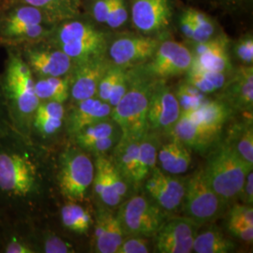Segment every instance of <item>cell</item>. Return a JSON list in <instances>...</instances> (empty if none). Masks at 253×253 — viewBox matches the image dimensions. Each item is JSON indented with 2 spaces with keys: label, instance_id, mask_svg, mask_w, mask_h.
<instances>
[{
  "label": "cell",
  "instance_id": "cell-1",
  "mask_svg": "<svg viewBox=\"0 0 253 253\" xmlns=\"http://www.w3.org/2000/svg\"><path fill=\"white\" fill-rule=\"evenodd\" d=\"M50 153L17 131L0 140V213L6 218L47 217V202L55 191Z\"/></svg>",
  "mask_w": 253,
  "mask_h": 253
},
{
  "label": "cell",
  "instance_id": "cell-2",
  "mask_svg": "<svg viewBox=\"0 0 253 253\" xmlns=\"http://www.w3.org/2000/svg\"><path fill=\"white\" fill-rule=\"evenodd\" d=\"M0 85L13 126L27 138L32 117L40 104L35 91V77L17 47H7Z\"/></svg>",
  "mask_w": 253,
  "mask_h": 253
},
{
  "label": "cell",
  "instance_id": "cell-3",
  "mask_svg": "<svg viewBox=\"0 0 253 253\" xmlns=\"http://www.w3.org/2000/svg\"><path fill=\"white\" fill-rule=\"evenodd\" d=\"M54 189L59 199L88 200L95 173L92 156L71 141L52 151Z\"/></svg>",
  "mask_w": 253,
  "mask_h": 253
},
{
  "label": "cell",
  "instance_id": "cell-4",
  "mask_svg": "<svg viewBox=\"0 0 253 253\" xmlns=\"http://www.w3.org/2000/svg\"><path fill=\"white\" fill-rule=\"evenodd\" d=\"M55 25L42 10L7 0L0 6V46L19 47L47 41Z\"/></svg>",
  "mask_w": 253,
  "mask_h": 253
},
{
  "label": "cell",
  "instance_id": "cell-5",
  "mask_svg": "<svg viewBox=\"0 0 253 253\" xmlns=\"http://www.w3.org/2000/svg\"><path fill=\"white\" fill-rule=\"evenodd\" d=\"M130 83L125 95L112 108L111 118L118 124L122 135L141 139L149 130L147 110L158 79L144 69H129Z\"/></svg>",
  "mask_w": 253,
  "mask_h": 253
},
{
  "label": "cell",
  "instance_id": "cell-6",
  "mask_svg": "<svg viewBox=\"0 0 253 253\" xmlns=\"http://www.w3.org/2000/svg\"><path fill=\"white\" fill-rule=\"evenodd\" d=\"M47 41L62 50L74 64L105 55L107 50L106 34L77 17L56 24Z\"/></svg>",
  "mask_w": 253,
  "mask_h": 253
},
{
  "label": "cell",
  "instance_id": "cell-7",
  "mask_svg": "<svg viewBox=\"0 0 253 253\" xmlns=\"http://www.w3.org/2000/svg\"><path fill=\"white\" fill-rule=\"evenodd\" d=\"M253 169L224 143L210 154L203 171L211 188L226 204L239 196L245 178Z\"/></svg>",
  "mask_w": 253,
  "mask_h": 253
},
{
  "label": "cell",
  "instance_id": "cell-8",
  "mask_svg": "<svg viewBox=\"0 0 253 253\" xmlns=\"http://www.w3.org/2000/svg\"><path fill=\"white\" fill-rule=\"evenodd\" d=\"M165 211L150 197L136 194L122 202L117 216L125 236L151 237L166 220Z\"/></svg>",
  "mask_w": 253,
  "mask_h": 253
},
{
  "label": "cell",
  "instance_id": "cell-9",
  "mask_svg": "<svg viewBox=\"0 0 253 253\" xmlns=\"http://www.w3.org/2000/svg\"><path fill=\"white\" fill-rule=\"evenodd\" d=\"M68 104L54 101H41L32 117L27 139L34 145L52 152L54 147L65 144L66 113Z\"/></svg>",
  "mask_w": 253,
  "mask_h": 253
},
{
  "label": "cell",
  "instance_id": "cell-10",
  "mask_svg": "<svg viewBox=\"0 0 253 253\" xmlns=\"http://www.w3.org/2000/svg\"><path fill=\"white\" fill-rule=\"evenodd\" d=\"M225 203L209 185L203 169L193 172L186 179V189L182 202L185 217L198 226L216 219L222 212Z\"/></svg>",
  "mask_w": 253,
  "mask_h": 253
},
{
  "label": "cell",
  "instance_id": "cell-11",
  "mask_svg": "<svg viewBox=\"0 0 253 253\" xmlns=\"http://www.w3.org/2000/svg\"><path fill=\"white\" fill-rule=\"evenodd\" d=\"M35 78L61 77L73 71L72 58L49 41L17 47Z\"/></svg>",
  "mask_w": 253,
  "mask_h": 253
},
{
  "label": "cell",
  "instance_id": "cell-12",
  "mask_svg": "<svg viewBox=\"0 0 253 253\" xmlns=\"http://www.w3.org/2000/svg\"><path fill=\"white\" fill-rule=\"evenodd\" d=\"M144 71L159 80L187 73L192 61L190 50L180 42L166 41L160 43Z\"/></svg>",
  "mask_w": 253,
  "mask_h": 253
},
{
  "label": "cell",
  "instance_id": "cell-13",
  "mask_svg": "<svg viewBox=\"0 0 253 253\" xmlns=\"http://www.w3.org/2000/svg\"><path fill=\"white\" fill-rule=\"evenodd\" d=\"M180 115V107L174 93L164 80L158 79L148 104V129L158 134H170Z\"/></svg>",
  "mask_w": 253,
  "mask_h": 253
},
{
  "label": "cell",
  "instance_id": "cell-14",
  "mask_svg": "<svg viewBox=\"0 0 253 253\" xmlns=\"http://www.w3.org/2000/svg\"><path fill=\"white\" fill-rule=\"evenodd\" d=\"M56 219L58 227L49 226L73 243L74 237L89 236L94 223V212H92L87 201L73 202L60 199L56 211Z\"/></svg>",
  "mask_w": 253,
  "mask_h": 253
},
{
  "label": "cell",
  "instance_id": "cell-15",
  "mask_svg": "<svg viewBox=\"0 0 253 253\" xmlns=\"http://www.w3.org/2000/svg\"><path fill=\"white\" fill-rule=\"evenodd\" d=\"M198 225L187 217L165 220L155 236L156 252L161 253H190L197 235Z\"/></svg>",
  "mask_w": 253,
  "mask_h": 253
},
{
  "label": "cell",
  "instance_id": "cell-16",
  "mask_svg": "<svg viewBox=\"0 0 253 253\" xmlns=\"http://www.w3.org/2000/svg\"><path fill=\"white\" fill-rule=\"evenodd\" d=\"M186 179L156 167L145 180V190L165 212H174L182 207Z\"/></svg>",
  "mask_w": 253,
  "mask_h": 253
},
{
  "label": "cell",
  "instance_id": "cell-17",
  "mask_svg": "<svg viewBox=\"0 0 253 253\" xmlns=\"http://www.w3.org/2000/svg\"><path fill=\"white\" fill-rule=\"evenodd\" d=\"M125 237L122 227L111 208L97 204L89 249L97 253H118Z\"/></svg>",
  "mask_w": 253,
  "mask_h": 253
},
{
  "label": "cell",
  "instance_id": "cell-18",
  "mask_svg": "<svg viewBox=\"0 0 253 253\" xmlns=\"http://www.w3.org/2000/svg\"><path fill=\"white\" fill-rule=\"evenodd\" d=\"M110 65L111 62L106 59L105 55L74 64L70 74L71 88L69 103L96 97L100 80Z\"/></svg>",
  "mask_w": 253,
  "mask_h": 253
},
{
  "label": "cell",
  "instance_id": "cell-19",
  "mask_svg": "<svg viewBox=\"0 0 253 253\" xmlns=\"http://www.w3.org/2000/svg\"><path fill=\"white\" fill-rule=\"evenodd\" d=\"M160 42L153 38L142 36L120 37L109 46L112 63L125 68H135L149 60Z\"/></svg>",
  "mask_w": 253,
  "mask_h": 253
},
{
  "label": "cell",
  "instance_id": "cell-20",
  "mask_svg": "<svg viewBox=\"0 0 253 253\" xmlns=\"http://www.w3.org/2000/svg\"><path fill=\"white\" fill-rule=\"evenodd\" d=\"M112 106L97 97L69 103L66 113V133L68 138L83 128L111 118Z\"/></svg>",
  "mask_w": 253,
  "mask_h": 253
},
{
  "label": "cell",
  "instance_id": "cell-21",
  "mask_svg": "<svg viewBox=\"0 0 253 253\" xmlns=\"http://www.w3.org/2000/svg\"><path fill=\"white\" fill-rule=\"evenodd\" d=\"M171 16L170 0H135L131 8L134 27L145 34L164 29L170 24Z\"/></svg>",
  "mask_w": 253,
  "mask_h": 253
},
{
  "label": "cell",
  "instance_id": "cell-22",
  "mask_svg": "<svg viewBox=\"0 0 253 253\" xmlns=\"http://www.w3.org/2000/svg\"><path fill=\"white\" fill-rule=\"evenodd\" d=\"M227 39L211 38L207 42L195 44L190 69L228 73L232 63L227 52Z\"/></svg>",
  "mask_w": 253,
  "mask_h": 253
},
{
  "label": "cell",
  "instance_id": "cell-23",
  "mask_svg": "<svg viewBox=\"0 0 253 253\" xmlns=\"http://www.w3.org/2000/svg\"><path fill=\"white\" fill-rule=\"evenodd\" d=\"M221 90H223L221 100L232 110L253 113V65L240 67L234 76L226 81Z\"/></svg>",
  "mask_w": 253,
  "mask_h": 253
},
{
  "label": "cell",
  "instance_id": "cell-24",
  "mask_svg": "<svg viewBox=\"0 0 253 253\" xmlns=\"http://www.w3.org/2000/svg\"><path fill=\"white\" fill-rule=\"evenodd\" d=\"M0 253H38L36 221L6 218Z\"/></svg>",
  "mask_w": 253,
  "mask_h": 253
},
{
  "label": "cell",
  "instance_id": "cell-25",
  "mask_svg": "<svg viewBox=\"0 0 253 253\" xmlns=\"http://www.w3.org/2000/svg\"><path fill=\"white\" fill-rule=\"evenodd\" d=\"M94 164L95 173L91 189L94 196L99 201L98 204L111 208L119 207L123 201L119 198L115 190L111 173L113 167L111 159L106 158L105 155L96 156Z\"/></svg>",
  "mask_w": 253,
  "mask_h": 253
},
{
  "label": "cell",
  "instance_id": "cell-26",
  "mask_svg": "<svg viewBox=\"0 0 253 253\" xmlns=\"http://www.w3.org/2000/svg\"><path fill=\"white\" fill-rule=\"evenodd\" d=\"M170 134L178 139L190 150L198 152L207 151L218 137L199 126L187 114H181Z\"/></svg>",
  "mask_w": 253,
  "mask_h": 253
},
{
  "label": "cell",
  "instance_id": "cell-27",
  "mask_svg": "<svg viewBox=\"0 0 253 253\" xmlns=\"http://www.w3.org/2000/svg\"><path fill=\"white\" fill-rule=\"evenodd\" d=\"M141 139L130 138L121 134L118 144L112 149V163H114L118 172L123 175L128 185L134 187L138 186L137 164Z\"/></svg>",
  "mask_w": 253,
  "mask_h": 253
},
{
  "label": "cell",
  "instance_id": "cell-28",
  "mask_svg": "<svg viewBox=\"0 0 253 253\" xmlns=\"http://www.w3.org/2000/svg\"><path fill=\"white\" fill-rule=\"evenodd\" d=\"M233 110L221 100H207L199 108L187 114L195 123L214 135L219 136Z\"/></svg>",
  "mask_w": 253,
  "mask_h": 253
},
{
  "label": "cell",
  "instance_id": "cell-29",
  "mask_svg": "<svg viewBox=\"0 0 253 253\" xmlns=\"http://www.w3.org/2000/svg\"><path fill=\"white\" fill-rule=\"evenodd\" d=\"M157 163L163 172L179 175L189 170L191 163L190 149L174 137L168 143L160 145Z\"/></svg>",
  "mask_w": 253,
  "mask_h": 253
},
{
  "label": "cell",
  "instance_id": "cell-30",
  "mask_svg": "<svg viewBox=\"0 0 253 253\" xmlns=\"http://www.w3.org/2000/svg\"><path fill=\"white\" fill-rule=\"evenodd\" d=\"M71 75L35 78V91L40 101H54L68 104L70 101Z\"/></svg>",
  "mask_w": 253,
  "mask_h": 253
},
{
  "label": "cell",
  "instance_id": "cell-31",
  "mask_svg": "<svg viewBox=\"0 0 253 253\" xmlns=\"http://www.w3.org/2000/svg\"><path fill=\"white\" fill-rule=\"evenodd\" d=\"M36 239L39 253H77V247L58 235L45 219L36 221Z\"/></svg>",
  "mask_w": 253,
  "mask_h": 253
},
{
  "label": "cell",
  "instance_id": "cell-32",
  "mask_svg": "<svg viewBox=\"0 0 253 253\" xmlns=\"http://www.w3.org/2000/svg\"><path fill=\"white\" fill-rule=\"evenodd\" d=\"M42 10L56 24L78 17L82 8V0H13Z\"/></svg>",
  "mask_w": 253,
  "mask_h": 253
},
{
  "label": "cell",
  "instance_id": "cell-33",
  "mask_svg": "<svg viewBox=\"0 0 253 253\" xmlns=\"http://www.w3.org/2000/svg\"><path fill=\"white\" fill-rule=\"evenodd\" d=\"M121 133V129L118 124L112 118H108L83 128L79 132L70 137L69 141L85 151L91 145L100 140Z\"/></svg>",
  "mask_w": 253,
  "mask_h": 253
},
{
  "label": "cell",
  "instance_id": "cell-34",
  "mask_svg": "<svg viewBox=\"0 0 253 253\" xmlns=\"http://www.w3.org/2000/svg\"><path fill=\"white\" fill-rule=\"evenodd\" d=\"M160 147L159 134L148 130L140 140L139 156L137 164L138 185L147 178L157 167V158Z\"/></svg>",
  "mask_w": 253,
  "mask_h": 253
},
{
  "label": "cell",
  "instance_id": "cell-35",
  "mask_svg": "<svg viewBox=\"0 0 253 253\" xmlns=\"http://www.w3.org/2000/svg\"><path fill=\"white\" fill-rule=\"evenodd\" d=\"M236 245L217 228H210L196 235L192 252L197 253H234Z\"/></svg>",
  "mask_w": 253,
  "mask_h": 253
},
{
  "label": "cell",
  "instance_id": "cell-36",
  "mask_svg": "<svg viewBox=\"0 0 253 253\" xmlns=\"http://www.w3.org/2000/svg\"><path fill=\"white\" fill-rule=\"evenodd\" d=\"M225 143L244 162L253 166V120L234 126Z\"/></svg>",
  "mask_w": 253,
  "mask_h": 253
},
{
  "label": "cell",
  "instance_id": "cell-37",
  "mask_svg": "<svg viewBox=\"0 0 253 253\" xmlns=\"http://www.w3.org/2000/svg\"><path fill=\"white\" fill-rule=\"evenodd\" d=\"M226 75L227 73L189 69L186 81L205 95H208L221 90L227 81Z\"/></svg>",
  "mask_w": 253,
  "mask_h": 253
},
{
  "label": "cell",
  "instance_id": "cell-38",
  "mask_svg": "<svg viewBox=\"0 0 253 253\" xmlns=\"http://www.w3.org/2000/svg\"><path fill=\"white\" fill-rule=\"evenodd\" d=\"M174 95L178 101L181 113H190L194 111L208 100L204 93L187 81L181 83L174 92Z\"/></svg>",
  "mask_w": 253,
  "mask_h": 253
},
{
  "label": "cell",
  "instance_id": "cell-39",
  "mask_svg": "<svg viewBox=\"0 0 253 253\" xmlns=\"http://www.w3.org/2000/svg\"><path fill=\"white\" fill-rule=\"evenodd\" d=\"M190 17L193 23V38L195 43L204 42L210 40L215 33V27L208 16L196 9H189Z\"/></svg>",
  "mask_w": 253,
  "mask_h": 253
},
{
  "label": "cell",
  "instance_id": "cell-40",
  "mask_svg": "<svg viewBox=\"0 0 253 253\" xmlns=\"http://www.w3.org/2000/svg\"><path fill=\"white\" fill-rule=\"evenodd\" d=\"M125 68L119 67L111 62V65L109 66L107 71L103 74L100 80L96 97L99 98L100 100L108 103L110 94L114 89L115 85L117 84L118 79L120 78L122 73L125 72Z\"/></svg>",
  "mask_w": 253,
  "mask_h": 253
},
{
  "label": "cell",
  "instance_id": "cell-41",
  "mask_svg": "<svg viewBox=\"0 0 253 253\" xmlns=\"http://www.w3.org/2000/svg\"><path fill=\"white\" fill-rule=\"evenodd\" d=\"M128 17L124 0H113L105 24L111 28H119L126 23Z\"/></svg>",
  "mask_w": 253,
  "mask_h": 253
},
{
  "label": "cell",
  "instance_id": "cell-42",
  "mask_svg": "<svg viewBox=\"0 0 253 253\" xmlns=\"http://www.w3.org/2000/svg\"><path fill=\"white\" fill-rule=\"evenodd\" d=\"M151 252L148 237L126 235L118 253H148Z\"/></svg>",
  "mask_w": 253,
  "mask_h": 253
},
{
  "label": "cell",
  "instance_id": "cell-43",
  "mask_svg": "<svg viewBox=\"0 0 253 253\" xmlns=\"http://www.w3.org/2000/svg\"><path fill=\"white\" fill-rule=\"evenodd\" d=\"M17 131L9 116V109L0 85V140Z\"/></svg>",
  "mask_w": 253,
  "mask_h": 253
},
{
  "label": "cell",
  "instance_id": "cell-44",
  "mask_svg": "<svg viewBox=\"0 0 253 253\" xmlns=\"http://www.w3.org/2000/svg\"><path fill=\"white\" fill-rule=\"evenodd\" d=\"M228 222H243L253 225V208L252 205H235L229 212Z\"/></svg>",
  "mask_w": 253,
  "mask_h": 253
},
{
  "label": "cell",
  "instance_id": "cell-45",
  "mask_svg": "<svg viewBox=\"0 0 253 253\" xmlns=\"http://www.w3.org/2000/svg\"><path fill=\"white\" fill-rule=\"evenodd\" d=\"M236 57L245 65H253V39L252 36L242 38L235 46Z\"/></svg>",
  "mask_w": 253,
  "mask_h": 253
},
{
  "label": "cell",
  "instance_id": "cell-46",
  "mask_svg": "<svg viewBox=\"0 0 253 253\" xmlns=\"http://www.w3.org/2000/svg\"><path fill=\"white\" fill-rule=\"evenodd\" d=\"M130 83V76H129V69H126L125 72L122 73L120 78L118 79L117 84L115 85L114 89L111 92L109 97L108 103L112 106H116L125 95Z\"/></svg>",
  "mask_w": 253,
  "mask_h": 253
},
{
  "label": "cell",
  "instance_id": "cell-47",
  "mask_svg": "<svg viewBox=\"0 0 253 253\" xmlns=\"http://www.w3.org/2000/svg\"><path fill=\"white\" fill-rule=\"evenodd\" d=\"M228 230L232 235L247 243L253 240V225L243 222H228Z\"/></svg>",
  "mask_w": 253,
  "mask_h": 253
},
{
  "label": "cell",
  "instance_id": "cell-48",
  "mask_svg": "<svg viewBox=\"0 0 253 253\" xmlns=\"http://www.w3.org/2000/svg\"><path fill=\"white\" fill-rule=\"evenodd\" d=\"M113 0H92L90 9L94 20L100 24H105Z\"/></svg>",
  "mask_w": 253,
  "mask_h": 253
},
{
  "label": "cell",
  "instance_id": "cell-49",
  "mask_svg": "<svg viewBox=\"0 0 253 253\" xmlns=\"http://www.w3.org/2000/svg\"><path fill=\"white\" fill-rule=\"evenodd\" d=\"M240 199L245 205H252L253 204V171L249 172L245 178L243 187L240 191L239 196Z\"/></svg>",
  "mask_w": 253,
  "mask_h": 253
},
{
  "label": "cell",
  "instance_id": "cell-50",
  "mask_svg": "<svg viewBox=\"0 0 253 253\" xmlns=\"http://www.w3.org/2000/svg\"><path fill=\"white\" fill-rule=\"evenodd\" d=\"M180 28L182 33L185 35V37L192 41L194 29H193V23L189 13V10H187L181 17Z\"/></svg>",
  "mask_w": 253,
  "mask_h": 253
},
{
  "label": "cell",
  "instance_id": "cell-51",
  "mask_svg": "<svg viewBox=\"0 0 253 253\" xmlns=\"http://www.w3.org/2000/svg\"><path fill=\"white\" fill-rule=\"evenodd\" d=\"M5 221H6V217L0 213V249H1V244H2V239H3V231H4Z\"/></svg>",
  "mask_w": 253,
  "mask_h": 253
},
{
  "label": "cell",
  "instance_id": "cell-52",
  "mask_svg": "<svg viewBox=\"0 0 253 253\" xmlns=\"http://www.w3.org/2000/svg\"><path fill=\"white\" fill-rule=\"evenodd\" d=\"M7 0H0V6L3 4V3H5Z\"/></svg>",
  "mask_w": 253,
  "mask_h": 253
}]
</instances>
